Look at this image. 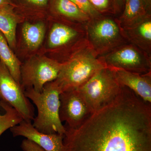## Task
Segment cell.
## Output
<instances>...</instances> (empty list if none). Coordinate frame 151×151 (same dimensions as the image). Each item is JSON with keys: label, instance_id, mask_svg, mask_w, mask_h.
Masks as SVG:
<instances>
[{"label": "cell", "instance_id": "cell-8", "mask_svg": "<svg viewBox=\"0 0 151 151\" xmlns=\"http://www.w3.org/2000/svg\"><path fill=\"white\" fill-rule=\"evenodd\" d=\"M67 21L55 22L50 32L48 45L50 48L60 50L70 56L79 49L87 45L85 25Z\"/></svg>", "mask_w": 151, "mask_h": 151}, {"label": "cell", "instance_id": "cell-1", "mask_svg": "<svg viewBox=\"0 0 151 151\" xmlns=\"http://www.w3.org/2000/svg\"><path fill=\"white\" fill-rule=\"evenodd\" d=\"M63 151H151V104L126 86L81 126H64Z\"/></svg>", "mask_w": 151, "mask_h": 151}, {"label": "cell", "instance_id": "cell-2", "mask_svg": "<svg viewBox=\"0 0 151 151\" xmlns=\"http://www.w3.org/2000/svg\"><path fill=\"white\" fill-rule=\"evenodd\" d=\"M60 93L55 81L45 84L42 92H37L32 88L24 90L25 95L32 101L37 109V116L33 120L32 125L40 132L46 134H65V127L59 117Z\"/></svg>", "mask_w": 151, "mask_h": 151}, {"label": "cell", "instance_id": "cell-16", "mask_svg": "<svg viewBox=\"0 0 151 151\" xmlns=\"http://www.w3.org/2000/svg\"><path fill=\"white\" fill-rule=\"evenodd\" d=\"M0 60L5 65L15 80L21 83L20 62L17 58L2 33L0 31Z\"/></svg>", "mask_w": 151, "mask_h": 151}, {"label": "cell", "instance_id": "cell-14", "mask_svg": "<svg viewBox=\"0 0 151 151\" xmlns=\"http://www.w3.org/2000/svg\"><path fill=\"white\" fill-rule=\"evenodd\" d=\"M50 9L65 21L85 25L90 18L70 0H50Z\"/></svg>", "mask_w": 151, "mask_h": 151}, {"label": "cell", "instance_id": "cell-10", "mask_svg": "<svg viewBox=\"0 0 151 151\" xmlns=\"http://www.w3.org/2000/svg\"><path fill=\"white\" fill-rule=\"evenodd\" d=\"M59 97L60 119L68 127H79L93 113L76 89L61 92Z\"/></svg>", "mask_w": 151, "mask_h": 151}, {"label": "cell", "instance_id": "cell-5", "mask_svg": "<svg viewBox=\"0 0 151 151\" xmlns=\"http://www.w3.org/2000/svg\"><path fill=\"white\" fill-rule=\"evenodd\" d=\"M122 86L113 69L105 67L98 70L76 89L93 113L112 102L119 94Z\"/></svg>", "mask_w": 151, "mask_h": 151}, {"label": "cell", "instance_id": "cell-15", "mask_svg": "<svg viewBox=\"0 0 151 151\" xmlns=\"http://www.w3.org/2000/svg\"><path fill=\"white\" fill-rule=\"evenodd\" d=\"M149 13L145 0H126L122 13L118 17L122 28L140 21Z\"/></svg>", "mask_w": 151, "mask_h": 151}, {"label": "cell", "instance_id": "cell-9", "mask_svg": "<svg viewBox=\"0 0 151 151\" xmlns=\"http://www.w3.org/2000/svg\"><path fill=\"white\" fill-rule=\"evenodd\" d=\"M0 100L14 108L26 122H31L34 119V108L24 90L1 60Z\"/></svg>", "mask_w": 151, "mask_h": 151}, {"label": "cell", "instance_id": "cell-6", "mask_svg": "<svg viewBox=\"0 0 151 151\" xmlns=\"http://www.w3.org/2000/svg\"><path fill=\"white\" fill-rule=\"evenodd\" d=\"M99 57L106 67L140 74L151 73V57L129 42Z\"/></svg>", "mask_w": 151, "mask_h": 151}, {"label": "cell", "instance_id": "cell-22", "mask_svg": "<svg viewBox=\"0 0 151 151\" xmlns=\"http://www.w3.org/2000/svg\"><path fill=\"white\" fill-rule=\"evenodd\" d=\"M27 5L37 8L45 7L49 3L50 0H23Z\"/></svg>", "mask_w": 151, "mask_h": 151}, {"label": "cell", "instance_id": "cell-17", "mask_svg": "<svg viewBox=\"0 0 151 151\" xmlns=\"http://www.w3.org/2000/svg\"><path fill=\"white\" fill-rule=\"evenodd\" d=\"M19 17L14 9L0 10V31L5 37L9 45L12 48L16 43V28Z\"/></svg>", "mask_w": 151, "mask_h": 151}, {"label": "cell", "instance_id": "cell-24", "mask_svg": "<svg viewBox=\"0 0 151 151\" xmlns=\"http://www.w3.org/2000/svg\"><path fill=\"white\" fill-rule=\"evenodd\" d=\"M15 6L11 0H0V10L14 9Z\"/></svg>", "mask_w": 151, "mask_h": 151}, {"label": "cell", "instance_id": "cell-11", "mask_svg": "<svg viewBox=\"0 0 151 151\" xmlns=\"http://www.w3.org/2000/svg\"><path fill=\"white\" fill-rule=\"evenodd\" d=\"M10 130L14 137H24L46 151H63L64 135L45 134L36 129L31 122L24 120Z\"/></svg>", "mask_w": 151, "mask_h": 151}, {"label": "cell", "instance_id": "cell-12", "mask_svg": "<svg viewBox=\"0 0 151 151\" xmlns=\"http://www.w3.org/2000/svg\"><path fill=\"white\" fill-rule=\"evenodd\" d=\"M111 68L121 86L128 87L145 102L151 104V73L140 74Z\"/></svg>", "mask_w": 151, "mask_h": 151}, {"label": "cell", "instance_id": "cell-18", "mask_svg": "<svg viewBox=\"0 0 151 151\" xmlns=\"http://www.w3.org/2000/svg\"><path fill=\"white\" fill-rule=\"evenodd\" d=\"M45 27L43 22H26L22 28V34L26 45L31 50L40 46L45 35Z\"/></svg>", "mask_w": 151, "mask_h": 151}, {"label": "cell", "instance_id": "cell-7", "mask_svg": "<svg viewBox=\"0 0 151 151\" xmlns=\"http://www.w3.org/2000/svg\"><path fill=\"white\" fill-rule=\"evenodd\" d=\"M63 63L55 59L38 57L27 62L21 67V83L24 90L32 88L42 92L45 85L55 81Z\"/></svg>", "mask_w": 151, "mask_h": 151}, {"label": "cell", "instance_id": "cell-25", "mask_svg": "<svg viewBox=\"0 0 151 151\" xmlns=\"http://www.w3.org/2000/svg\"><path fill=\"white\" fill-rule=\"evenodd\" d=\"M149 13L151 14V0H145Z\"/></svg>", "mask_w": 151, "mask_h": 151}, {"label": "cell", "instance_id": "cell-19", "mask_svg": "<svg viewBox=\"0 0 151 151\" xmlns=\"http://www.w3.org/2000/svg\"><path fill=\"white\" fill-rule=\"evenodd\" d=\"M89 1L94 8L101 14L114 15L113 0H89Z\"/></svg>", "mask_w": 151, "mask_h": 151}, {"label": "cell", "instance_id": "cell-23", "mask_svg": "<svg viewBox=\"0 0 151 151\" xmlns=\"http://www.w3.org/2000/svg\"><path fill=\"white\" fill-rule=\"evenodd\" d=\"M125 1L126 0H113L114 15L117 17L122 13Z\"/></svg>", "mask_w": 151, "mask_h": 151}, {"label": "cell", "instance_id": "cell-20", "mask_svg": "<svg viewBox=\"0 0 151 151\" xmlns=\"http://www.w3.org/2000/svg\"><path fill=\"white\" fill-rule=\"evenodd\" d=\"M80 9L84 14L87 15L90 19L94 18L100 16V14L96 9L89 0H70Z\"/></svg>", "mask_w": 151, "mask_h": 151}, {"label": "cell", "instance_id": "cell-21", "mask_svg": "<svg viewBox=\"0 0 151 151\" xmlns=\"http://www.w3.org/2000/svg\"><path fill=\"white\" fill-rule=\"evenodd\" d=\"M21 147L23 151H46L39 146L27 139L22 141Z\"/></svg>", "mask_w": 151, "mask_h": 151}, {"label": "cell", "instance_id": "cell-13", "mask_svg": "<svg viewBox=\"0 0 151 151\" xmlns=\"http://www.w3.org/2000/svg\"><path fill=\"white\" fill-rule=\"evenodd\" d=\"M127 42L151 57V15H148L135 24L122 28Z\"/></svg>", "mask_w": 151, "mask_h": 151}, {"label": "cell", "instance_id": "cell-4", "mask_svg": "<svg viewBox=\"0 0 151 151\" xmlns=\"http://www.w3.org/2000/svg\"><path fill=\"white\" fill-rule=\"evenodd\" d=\"M85 29L88 46L98 57L128 42L118 17L114 15L101 14L90 19Z\"/></svg>", "mask_w": 151, "mask_h": 151}, {"label": "cell", "instance_id": "cell-3", "mask_svg": "<svg viewBox=\"0 0 151 151\" xmlns=\"http://www.w3.org/2000/svg\"><path fill=\"white\" fill-rule=\"evenodd\" d=\"M106 67L88 45L75 52L63 63L55 80L61 92L77 89L97 72Z\"/></svg>", "mask_w": 151, "mask_h": 151}]
</instances>
